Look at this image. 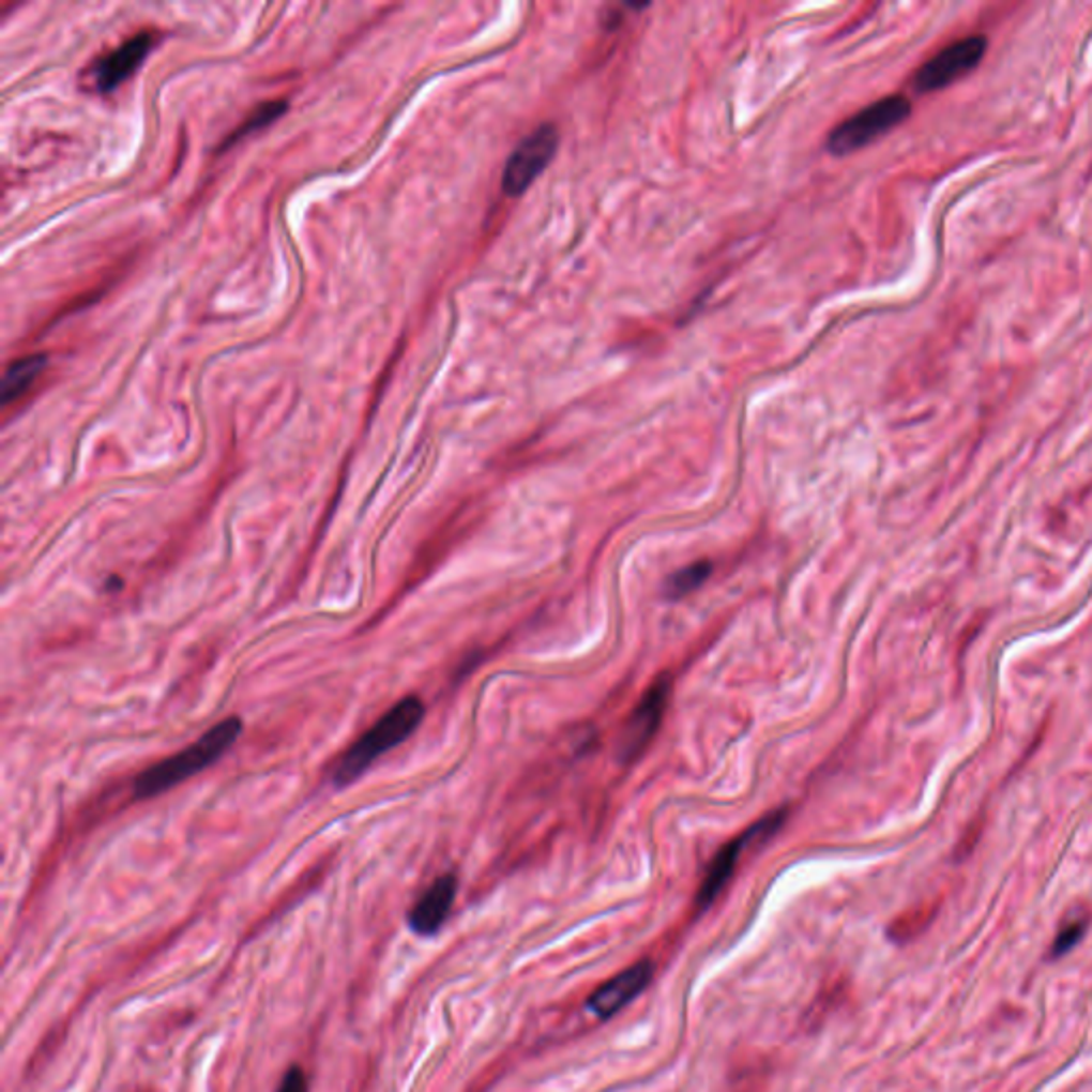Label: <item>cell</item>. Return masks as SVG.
I'll use <instances>...</instances> for the list:
<instances>
[{"mask_svg": "<svg viewBox=\"0 0 1092 1092\" xmlns=\"http://www.w3.org/2000/svg\"><path fill=\"white\" fill-rule=\"evenodd\" d=\"M655 967L651 960H638L636 965L623 969L606 984H602L589 999L587 1007L600 1018L608 1020L619 1014L625 1005H630L636 997H640L647 986L653 982Z\"/></svg>", "mask_w": 1092, "mask_h": 1092, "instance_id": "cell-8", "label": "cell"}, {"mask_svg": "<svg viewBox=\"0 0 1092 1092\" xmlns=\"http://www.w3.org/2000/svg\"><path fill=\"white\" fill-rule=\"evenodd\" d=\"M455 896H457V877L451 873L438 877L423 892V896L414 903L412 911L408 913V926L421 937H434L446 922V917L453 909Z\"/></svg>", "mask_w": 1092, "mask_h": 1092, "instance_id": "cell-10", "label": "cell"}, {"mask_svg": "<svg viewBox=\"0 0 1092 1092\" xmlns=\"http://www.w3.org/2000/svg\"><path fill=\"white\" fill-rule=\"evenodd\" d=\"M911 113V103L900 96L892 94L885 98L875 101L873 105L860 109L845 122H840L828 137L825 148L834 156L851 154L860 148H866L877 137L890 133L894 126H898L907 116Z\"/></svg>", "mask_w": 1092, "mask_h": 1092, "instance_id": "cell-3", "label": "cell"}, {"mask_svg": "<svg viewBox=\"0 0 1092 1092\" xmlns=\"http://www.w3.org/2000/svg\"><path fill=\"white\" fill-rule=\"evenodd\" d=\"M711 572H713V563L707 559H700L696 563H689V565L677 570L674 574L668 576V580L664 585L666 597H670V600L685 597L687 593L696 591L711 576Z\"/></svg>", "mask_w": 1092, "mask_h": 1092, "instance_id": "cell-12", "label": "cell"}, {"mask_svg": "<svg viewBox=\"0 0 1092 1092\" xmlns=\"http://www.w3.org/2000/svg\"><path fill=\"white\" fill-rule=\"evenodd\" d=\"M154 39L156 36L152 32H139V34L131 36L128 41H124L113 51H109L107 56H101L90 71L92 86L98 92H109V90L118 88L143 62V58L148 56V51L154 45Z\"/></svg>", "mask_w": 1092, "mask_h": 1092, "instance_id": "cell-9", "label": "cell"}, {"mask_svg": "<svg viewBox=\"0 0 1092 1092\" xmlns=\"http://www.w3.org/2000/svg\"><path fill=\"white\" fill-rule=\"evenodd\" d=\"M559 146V133L552 124H543L532 131L506 161L502 176V191L509 197L524 195L530 184L545 171L546 165L552 161Z\"/></svg>", "mask_w": 1092, "mask_h": 1092, "instance_id": "cell-5", "label": "cell"}, {"mask_svg": "<svg viewBox=\"0 0 1092 1092\" xmlns=\"http://www.w3.org/2000/svg\"><path fill=\"white\" fill-rule=\"evenodd\" d=\"M670 687H672L670 677L662 674L644 692L642 700L638 702L636 711L630 715V719H627V724L623 728V737L619 741V747H621L619 756H621V760L632 762L638 756H642V752L649 747V743L653 741L655 732L659 730L662 717L666 713L668 698H670Z\"/></svg>", "mask_w": 1092, "mask_h": 1092, "instance_id": "cell-7", "label": "cell"}, {"mask_svg": "<svg viewBox=\"0 0 1092 1092\" xmlns=\"http://www.w3.org/2000/svg\"><path fill=\"white\" fill-rule=\"evenodd\" d=\"M986 49L988 39L982 34H969L950 43L915 71L911 81L913 90L920 94H928L952 86L954 81L969 75L982 62Z\"/></svg>", "mask_w": 1092, "mask_h": 1092, "instance_id": "cell-4", "label": "cell"}, {"mask_svg": "<svg viewBox=\"0 0 1092 1092\" xmlns=\"http://www.w3.org/2000/svg\"><path fill=\"white\" fill-rule=\"evenodd\" d=\"M277 1092H307V1078H305V1072L301 1067H290L284 1078H282V1085Z\"/></svg>", "mask_w": 1092, "mask_h": 1092, "instance_id": "cell-15", "label": "cell"}, {"mask_svg": "<svg viewBox=\"0 0 1092 1092\" xmlns=\"http://www.w3.org/2000/svg\"><path fill=\"white\" fill-rule=\"evenodd\" d=\"M425 704L416 696H408L384 713L337 762L333 782L348 786L359 779L380 756L401 745L423 722Z\"/></svg>", "mask_w": 1092, "mask_h": 1092, "instance_id": "cell-2", "label": "cell"}, {"mask_svg": "<svg viewBox=\"0 0 1092 1092\" xmlns=\"http://www.w3.org/2000/svg\"><path fill=\"white\" fill-rule=\"evenodd\" d=\"M242 730H244V724L240 717H229V719L216 724L184 752H180L171 758H165L163 762H158V764L150 767L146 773H141L133 788L135 799L141 801V799L158 797V794L180 786L182 782L191 779L193 775L201 773L203 769L212 767L221 756H225L231 749V745L238 741Z\"/></svg>", "mask_w": 1092, "mask_h": 1092, "instance_id": "cell-1", "label": "cell"}, {"mask_svg": "<svg viewBox=\"0 0 1092 1092\" xmlns=\"http://www.w3.org/2000/svg\"><path fill=\"white\" fill-rule=\"evenodd\" d=\"M786 819L784 812H777V814H771L769 818L754 823L752 828H747L741 836H737L734 840H730L728 845L722 847V851L713 858L707 875H704V881L698 890V896H696V905L698 909H707L715 903V898L722 894V890L726 888V883L730 881L737 864H739V858L741 853L745 851L747 845L752 843H758L762 840L764 836H771L773 832H777L782 828Z\"/></svg>", "mask_w": 1092, "mask_h": 1092, "instance_id": "cell-6", "label": "cell"}, {"mask_svg": "<svg viewBox=\"0 0 1092 1092\" xmlns=\"http://www.w3.org/2000/svg\"><path fill=\"white\" fill-rule=\"evenodd\" d=\"M1085 932H1087V922H1085V920H1074V922H1070V924H1067V926H1063V930L1057 935V939H1055V945H1052V952H1050V954H1052L1055 958L1065 956L1070 950H1074V947L1080 943V939L1085 937Z\"/></svg>", "mask_w": 1092, "mask_h": 1092, "instance_id": "cell-14", "label": "cell"}, {"mask_svg": "<svg viewBox=\"0 0 1092 1092\" xmlns=\"http://www.w3.org/2000/svg\"><path fill=\"white\" fill-rule=\"evenodd\" d=\"M932 915H935V911H932V909H930V911L920 909V911H915V913H911V915H907V917L898 920V922L892 926L890 935H892L894 939H898V941H907L909 937H915V935H917V932H920L926 924H930Z\"/></svg>", "mask_w": 1092, "mask_h": 1092, "instance_id": "cell-13", "label": "cell"}, {"mask_svg": "<svg viewBox=\"0 0 1092 1092\" xmlns=\"http://www.w3.org/2000/svg\"><path fill=\"white\" fill-rule=\"evenodd\" d=\"M45 365H47V359L43 354H30V357H24V359L11 363V367L4 371V378H2V401L11 404L19 395H24L26 389L45 369Z\"/></svg>", "mask_w": 1092, "mask_h": 1092, "instance_id": "cell-11", "label": "cell"}]
</instances>
